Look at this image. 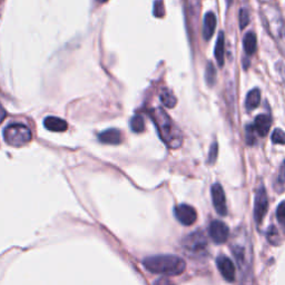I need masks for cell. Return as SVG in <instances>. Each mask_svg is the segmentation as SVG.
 Masks as SVG:
<instances>
[{
  "label": "cell",
  "mask_w": 285,
  "mask_h": 285,
  "mask_svg": "<svg viewBox=\"0 0 285 285\" xmlns=\"http://www.w3.org/2000/svg\"><path fill=\"white\" fill-rule=\"evenodd\" d=\"M142 264L146 270L160 275H180L185 271L186 263L182 258L173 254H159L148 256Z\"/></svg>",
  "instance_id": "1"
},
{
  "label": "cell",
  "mask_w": 285,
  "mask_h": 285,
  "mask_svg": "<svg viewBox=\"0 0 285 285\" xmlns=\"http://www.w3.org/2000/svg\"><path fill=\"white\" fill-rule=\"evenodd\" d=\"M152 118L158 129L163 141L169 148H178L183 142L182 132L176 126L174 121L162 108H156L152 111Z\"/></svg>",
  "instance_id": "2"
},
{
  "label": "cell",
  "mask_w": 285,
  "mask_h": 285,
  "mask_svg": "<svg viewBox=\"0 0 285 285\" xmlns=\"http://www.w3.org/2000/svg\"><path fill=\"white\" fill-rule=\"evenodd\" d=\"M262 18L271 36H273L276 41L284 40L285 31L282 16L278 9L274 7V6H264V7H262Z\"/></svg>",
  "instance_id": "3"
},
{
  "label": "cell",
  "mask_w": 285,
  "mask_h": 285,
  "mask_svg": "<svg viewBox=\"0 0 285 285\" xmlns=\"http://www.w3.org/2000/svg\"><path fill=\"white\" fill-rule=\"evenodd\" d=\"M4 138L10 146L21 147L32 140V132L26 125L14 123L5 128Z\"/></svg>",
  "instance_id": "4"
},
{
  "label": "cell",
  "mask_w": 285,
  "mask_h": 285,
  "mask_svg": "<svg viewBox=\"0 0 285 285\" xmlns=\"http://www.w3.org/2000/svg\"><path fill=\"white\" fill-rule=\"evenodd\" d=\"M183 246L188 255L193 256H202L206 253L207 241L202 231H196L195 233L188 235L183 241Z\"/></svg>",
  "instance_id": "5"
},
{
  "label": "cell",
  "mask_w": 285,
  "mask_h": 285,
  "mask_svg": "<svg viewBox=\"0 0 285 285\" xmlns=\"http://www.w3.org/2000/svg\"><path fill=\"white\" fill-rule=\"evenodd\" d=\"M269 209V200H267V193L266 189L263 185H261L256 193H255L254 198V218L255 222L261 224L265 217V214Z\"/></svg>",
  "instance_id": "6"
},
{
  "label": "cell",
  "mask_w": 285,
  "mask_h": 285,
  "mask_svg": "<svg viewBox=\"0 0 285 285\" xmlns=\"http://www.w3.org/2000/svg\"><path fill=\"white\" fill-rule=\"evenodd\" d=\"M212 201L215 211L221 216L227 215V205H226V197H225L224 189L221 184H214L212 186Z\"/></svg>",
  "instance_id": "7"
},
{
  "label": "cell",
  "mask_w": 285,
  "mask_h": 285,
  "mask_svg": "<svg viewBox=\"0 0 285 285\" xmlns=\"http://www.w3.org/2000/svg\"><path fill=\"white\" fill-rule=\"evenodd\" d=\"M174 213L177 221L181 224L185 225V226H189V225L194 224L196 219H197V213H196L193 206L188 204L177 205L175 207Z\"/></svg>",
  "instance_id": "8"
},
{
  "label": "cell",
  "mask_w": 285,
  "mask_h": 285,
  "mask_svg": "<svg viewBox=\"0 0 285 285\" xmlns=\"http://www.w3.org/2000/svg\"><path fill=\"white\" fill-rule=\"evenodd\" d=\"M209 233L212 241L215 242L216 244H223L229 239L230 231L225 223L221 221H213L209 226Z\"/></svg>",
  "instance_id": "9"
},
{
  "label": "cell",
  "mask_w": 285,
  "mask_h": 285,
  "mask_svg": "<svg viewBox=\"0 0 285 285\" xmlns=\"http://www.w3.org/2000/svg\"><path fill=\"white\" fill-rule=\"evenodd\" d=\"M216 265L219 273H221V275L227 282H233L235 280L236 270L235 265L232 262L231 259L225 256V255H221V256H218L216 260Z\"/></svg>",
  "instance_id": "10"
},
{
  "label": "cell",
  "mask_w": 285,
  "mask_h": 285,
  "mask_svg": "<svg viewBox=\"0 0 285 285\" xmlns=\"http://www.w3.org/2000/svg\"><path fill=\"white\" fill-rule=\"evenodd\" d=\"M99 140L104 142V144H109V145H118L121 144L123 140V135L121 130L116 128H109L107 130H104L103 133H100L98 136Z\"/></svg>",
  "instance_id": "11"
},
{
  "label": "cell",
  "mask_w": 285,
  "mask_h": 285,
  "mask_svg": "<svg viewBox=\"0 0 285 285\" xmlns=\"http://www.w3.org/2000/svg\"><path fill=\"white\" fill-rule=\"evenodd\" d=\"M271 124L272 121L270 116L267 115H259L256 116L253 124V127L255 129V132H256L260 136H266L267 133L270 132V128H271Z\"/></svg>",
  "instance_id": "12"
},
{
  "label": "cell",
  "mask_w": 285,
  "mask_h": 285,
  "mask_svg": "<svg viewBox=\"0 0 285 285\" xmlns=\"http://www.w3.org/2000/svg\"><path fill=\"white\" fill-rule=\"evenodd\" d=\"M44 125L47 129L51 130V132H56V133L65 132V130H66L68 127L67 123L64 120H62V118H59V117H53V116L46 117L44 121Z\"/></svg>",
  "instance_id": "13"
},
{
  "label": "cell",
  "mask_w": 285,
  "mask_h": 285,
  "mask_svg": "<svg viewBox=\"0 0 285 285\" xmlns=\"http://www.w3.org/2000/svg\"><path fill=\"white\" fill-rule=\"evenodd\" d=\"M216 16L213 13H207L203 22V37L205 40H210L216 28Z\"/></svg>",
  "instance_id": "14"
},
{
  "label": "cell",
  "mask_w": 285,
  "mask_h": 285,
  "mask_svg": "<svg viewBox=\"0 0 285 285\" xmlns=\"http://www.w3.org/2000/svg\"><path fill=\"white\" fill-rule=\"evenodd\" d=\"M214 55H215L218 66L223 67L224 59H225V36H224L223 32L218 34L217 41L215 45V50H214Z\"/></svg>",
  "instance_id": "15"
},
{
  "label": "cell",
  "mask_w": 285,
  "mask_h": 285,
  "mask_svg": "<svg viewBox=\"0 0 285 285\" xmlns=\"http://www.w3.org/2000/svg\"><path fill=\"white\" fill-rule=\"evenodd\" d=\"M256 35L253 32H248L244 36V39H243V47H244V50L247 56H251L256 51Z\"/></svg>",
  "instance_id": "16"
},
{
  "label": "cell",
  "mask_w": 285,
  "mask_h": 285,
  "mask_svg": "<svg viewBox=\"0 0 285 285\" xmlns=\"http://www.w3.org/2000/svg\"><path fill=\"white\" fill-rule=\"evenodd\" d=\"M185 9L187 16L191 17L192 22L195 23L200 15L201 0H185Z\"/></svg>",
  "instance_id": "17"
},
{
  "label": "cell",
  "mask_w": 285,
  "mask_h": 285,
  "mask_svg": "<svg viewBox=\"0 0 285 285\" xmlns=\"http://www.w3.org/2000/svg\"><path fill=\"white\" fill-rule=\"evenodd\" d=\"M261 103V92L260 89L254 88L252 91H249L246 99H245V107L247 110H253L256 108V107Z\"/></svg>",
  "instance_id": "18"
},
{
  "label": "cell",
  "mask_w": 285,
  "mask_h": 285,
  "mask_svg": "<svg viewBox=\"0 0 285 285\" xmlns=\"http://www.w3.org/2000/svg\"><path fill=\"white\" fill-rule=\"evenodd\" d=\"M205 80L206 84L213 87L216 82V68L214 67L212 63H207L206 69H205Z\"/></svg>",
  "instance_id": "19"
},
{
  "label": "cell",
  "mask_w": 285,
  "mask_h": 285,
  "mask_svg": "<svg viewBox=\"0 0 285 285\" xmlns=\"http://www.w3.org/2000/svg\"><path fill=\"white\" fill-rule=\"evenodd\" d=\"M159 98H160V102L163 103L165 107H167V108H173V107L176 106L177 99L169 91H164L162 94H160Z\"/></svg>",
  "instance_id": "20"
},
{
  "label": "cell",
  "mask_w": 285,
  "mask_h": 285,
  "mask_svg": "<svg viewBox=\"0 0 285 285\" xmlns=\"http://www.w3.org/2000/svg\"><path fill=\"white\" fill-rule=\"evenodd\" d=\"M130 128L134 133H142L145 130V122L140 115L134 116L130 120Z\"/></svg>",
  "instance_id": "21"
},
{
  "label": "cell",
  "mask_w": 285,
  "mask_h": 285,
  "mask_svg": "<svg viewBox=\"0 0 285 285\" xmlns=\"http://www.w3.org/2000/svg\"><path fill=\"white\" fill-rule=\"evenodd\" d=\"M272 141L274 144L285 145V132H283L280 128H276L272 134Z\"/></svg>",
  "instance_id": "22"
},
{
  "label": "cell",
  "mask_w": 285,
  "mask_h": 285,
  "mask_svg": "<svg viewBox=\"0 0 285 285\" xmlns=\"http://www.w3.org/2000/svg\"><path fill=\"white\" fill-rule=\"evenodd\" d=\"M218 156V144L217 142H213L212 146L210 147V152H209V157H207V163L210 165H213L214 163L216 162Z\"/></svg>",
  "instance_id": "23"
},
{
  "label": "cell",
  "mask_w": 285,
  "mask_h": 285,
  "mask_svg": "<svg viewBox=\"0 0 285 285\" xmlns=\"http://www.w3.org/2000/svg\"><path fill=\"white\" fill-rule=\"evenodd\" d=\"M276 218H277L278 223L285 227V201H283L282 203H280V205L277 206Z\"/></svg>",
  "instance_id": "24"
},
{
  "label": "cell",
  "mask_w": 285,
  "mask_h": 285,
  "mask_svg": "<svg viewBox=\"0 0 285 285\" xmlns=\"http://www.w3.org/2000/svg\"><path fill=\"white\" fill-rule=\"evenodd\" d=\"M255 129L253 125H247L245 129V140L248 145H253L255 142Z\"/></svg>",
  "instance_id": "25"
},
{
  "label": "cell",
  "mask_w": 285,
  "mask_h": 285,
  "mask_svg": "<svg viewBox=\"0 0 285 285\" xmlns=\"http://www.w3.org/2000/svg\"><path fill=\"white\" fill-rule=\"evenodd\" d=\"M249 22V14L247 9L245 8H242L240 11V27L241 29L245 28Z\"/></svg>",
  "instance_id": "26"
},
{
  "label": "cell",
  "mask_w": 285,
  "mask_h": 285,
  "mask_svg": "<svg viewBox=\"0 0 285 285\" xmlns=\"http://www.w3.org/2000/svg\"><path fill=\"white\" fill-rule=\"evenodd\" d=\"M154 16L158 17V18H162L165 15V9H164V5L162 0H157L154 4Z\"/></svg>",
  "instance_id": "27"
},
{
  "label": "cell",
  "mask_w": 285,
  "mask_h": 285,
  "mask_svg": "<svg viewBox=\"0 0 285 285\" xmlns=\"http://www.w3.org/2000/svg\"><path fill=\"white\" fill-rule=\"evenodd\" d=\"M276 70L278 71V74H280L281 78H282L283 82L285 84V66H284L283 64H280V63H278V64L276 65Z\"/></svg>",
  "instance_id": "28"
},
{
  "label": "cell",
  "mask_w": 285,
  "mask_h": 285,
  "mask_svg": "<svg viewBox=\"0 0 285 285\" xmlns=\"http://www.w3.org/2000/svg\"><path fill=\"white\" fill-rule=\"evenodd\" d=\"M278 182L282 183V184L285 183V160L283 162V164L281 165L280 174H278Z\"/></svg>",
  "instance_id": "29"
},
{
  "label": "cell",
  "mask_w": 285,
  "mask_h": 285,
  "mask_svg": "<svg viewBox=\"0 0 285 285\" xmlns=\"http://www.w3.org/2000/svg\"><path fill=\"white\" fill-rule=\"evenodd\" d=\"M155 285H174L173 283H172L168 278H166V277H160L158 278V280L155 282Z\"/></svg>",
  "instance_id": "30"
},
{
  "label": "cell",
  "mask_w": 285,
  "mask_h": 285,
  "mask_svg": "<svg viewBox=\"0 0 285 285\" xmlns=\"http://www.w3.org/2000/svg\"><path fill=\"white\" fill-rule=\"evenodd\" d=\"M6 117V110L4 109V107L3 105L0 104V123H2L4 121V118Z\"/></svg>",
  "instance_id": "31"
},
{
  "label": "cell",
  "mask_w": 285,
  "mask_h": 285,
  "mask_svg": "<svg viewBox=\"0 0 285 285\" xmlns=\"http://www.w3.org/2000/svg\"><path fill=\"white\" fill-rule=\"evenodd\" d=\"M98 3H100V4H104V3H106V2H108V0H97Z\"/></svg>",
  "instance_id": "32"
}]
</instances>
